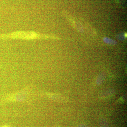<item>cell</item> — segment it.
<instances>
[{
  "mask_svg": "<svg viewBox=\"0 0 127 127\" xmlns=\"http://www.w3.org/2000/svg\"><path fill=\"white\" fill-rule=\"evenodd\" d=\"M0 39L15 40H43L47 39H58L55 35L50 34H41L34 31H16L7 34H0Z\"/></svg>",
  "mask_w": 127,
  "mask_h": 127,
  "instance_id": "6da1fadb",
  "label": "cell"
}]
</instances>
